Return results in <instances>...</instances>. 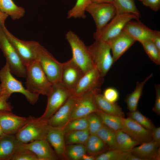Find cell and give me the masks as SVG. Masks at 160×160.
Returning <instances> with one entry per match:
<instances>
[{
	"mask_svg": "<svg viewBox=\"0 0 160 160\" xmlns=\"http://www.w3.org/2000/svg\"><path fill=\"white\" fill-rule=\"evenodd\" d=\"M143 47L150 58L156 64H160V51L155 46L151 40L141 42Z\"/></svg>",
	"mask_w": 160,
	"mask_h": 160,
	"instance_id": "34",
	"label": "cell"
},
{
	"mask_svg": "<svg viewBox=\"0 0 160 160\" xmlns=\"http://www.w3.org/2000/svg\"><path fill=\"white\" fill-rule=\"evenodd\" d=\"M65 133L64 128L50 126L47 132L46 139L53 148L58 158H63L66 153L64 137Z\"/></svg>",
	"mask_w": 160,
	"mask_h": 160,
	"instance_id": "21",
	"label": "cell"
},
{
	"mask_svg": "<svg viewBox=\"0 0 160 160\" xmlns=\"http://www.w3.org/2000/svg\"><path fill=\"white\" fill-rule=\"evenodd\" d=\"M142 2L144 6L154 11H157L160 9V0H144Z\"/></svg>",
	"mask_w": 160,
	"mask_h": 160,
	"instance_id": "44",
	"label": "cell"
},
{
	"mask_svg": "<svg viewBox=\"0 0 160 160\" xmlns=\"http://www.w3.org/2000/svg\"><path fill=\"white\" fill-rule=\"evenodd\" d=\"M127 160H142L141 159L136 156L130 152L127 159Z\"/></svg>",
	"mask_w": 160,
	"mask_h": 160,
	"instance_id": "49",
	"label": "cell"
},
{
	"mask_svg": "<svg viewBox=\"0 0 160 160\" xmlns=\"http://www.w3.org/2000/svg\"><path fill=\"white\" fill-rule=\"evenodd\" d=\"M1 95H2V92L1 88L0 86V96Z\"/></svg>",
	"mask_w": 160,
	"mask_h": 160,
	"instance_id": "52",
	"label": "cell"
},
{
	"mask_svg": "<svg viewBox=\"0 0 160 160\" xmlns=\"http://www.w3.org/2000/svg\"><path fill=\"white\" fill-rule=\"evenodd\" d=\"M157 49L160 51V32L159 31L151 40Z\"/></svg>",
	"mask_w": 160,
	"mask_h": 160,
	"instance_id": "46",
	"label": "cell"
},
{
	"mask_svg": "<svg viewBox=\"0 0 160 160\" xmlns=\"http://www.w3.org/2000/svg\"><path fill=\"white\" fill-rule=\"evenodd\" d=\"M91 2L94 3H110L113 4V0H91Z\"/></svg>",
	"mask_w": 160,
	"mask_h": 160,
	"instance_id": "48",
	"label": "cell"
},
{
	"mask_svg": "<svg viewBox=\"0 0 160 160\" xmlns=\"http://www.w3.org/2000/svg\"><path fill=\"white\" fill-rule=\"evenodd\" d=\"M26 67V89L31 93L47 96L52 84L39 63L36 60L28 64Z\"/></svg>",
	"mask_w": 160,
	"mask_h": 160,
	"instance_id": "1",
	"label": "cell"
},
{
	"mask_svg": "<svg viewBox=\"0 0 160 160\" xmlns=\"http://www.w3.org/2000/svg\"><path fill=\"white\" fill-rule=\"evenodd\" d=\"M27 119V118L14 114L12 111L0 110V126L5 134L15 135Z\"/></svg>",
	"mask_w": 160,
	"mask_h": 160,
	"instance_id": "20",
	"label": "cell"
},
{
	"mask_svg": "<svg viewBox=\"0 0 160 160\" xmlns=\"http://www.w3.org/2000/svg\"><path fill=\"white\" fill-rule=\"evenodd\" d=\"M91 3V0H77L74 6L68 12L67 18H85L86 9Z\"/></svg>",
	"mask_w": 160,
	"mask_h": 160,
	"instance_id": "32",
	"label": "cell"
},
{
	"mask_svg": "<svg viewBox=\"0 0 160 160\" xmlns=\"http://www.w3.org/2000/svg\"><path fill=\"white\" fill-rule=\"evenodd\" d=\"M96 134L111 149H117L116 131L103 124Z\"/></svg>",
	"mask_w": 160,
	"mask_h": 160,
	"instance_id": "30",
	"label": "cell"
},
{
	"mask_svg": "<svg viewBox=\"0 0 160 160\" xmlns=\"http://www.w3.org/2000/svg\"><path fill=\"white\" fill-rule=\"evenodd\" d=\"M1 26L8 40L26 66L36 60L35 49L38 42L20 40L9 32L4 23Z\"/></svg>",
	"mask_w": 160,
	"mask_h": 160,
	"instance_id": "10",
	"label": "cell"
},
{
	"mask_svg": "<svg viewBox=\"0 0 160 160\" xmlns=\"http://www.w3.org/2000/svg\"><path fill=\"white\" fill-rule=\"evenodd\" d=\"M36 60L52 84L60 82L63 63L57 60L39 43L35 49Z\"/></svg>",
	"mask_w": 160,
	"mask_h": 160,
	"instance_id": "6",
	"label": "cell"
},
{
	"mask_svg": "<svg viewBox=\"0 0 160 160\" xmlns=\"http://www.w3.org/2000/svg\"><path fill=\"white\" fill-rule=\"evenodd\" d=\"M4 134H5L4 133L2 129L0 126V136L4 135Z\"/></svg>",
	"mask_w": 160,
	"mask_h": 160,
	"instance_id": "51",
	"label": "cell"
},
{
	"mask_svg": "<svg viewBox=\"0 0 160 160\" xmlns=\"http://www.w3.org/2000/svg\"><path fill=\"white\" fill-rule=\"evenodd\" d=\"M116 14L131 13L138 18L140 13L136 7L134 0H113Z\"/></svg>",
	"mask_w": 160,
	"mask_h": 160,
	"instance_id": "29",
	"label": "cell"
},
{
	"mask_svg": "<svg viewBox=\"0 0 160 160\" xmlns=\"http://www.w3.org/2000/svg\"><path fill=\"white\" fill-rule=\"evenodd\" d=\"M139 19L131 13L116 14L100 31L94 32L93 37L95 40L107 42L119 35L129 21Z\"/></svg>",
	"mask_w": 160,
	"mask_h": 160,
	"instance_id": "8",
	"label": "cell"
},
{
	"mask_svg": "<svg viewBox=\"0 0 160 160\" xmlns=\"http://www.w3.org/2000/svg\"><path fill=\"white\" fill-rule=\"evenodd\" d=\"M107 42L110 46L115 62L119 59L136 41L123 30L119 35Z\"/></svg>",
	"mask_w": 160,
	"mask_h": 160,
	"instance_id": "19",
	"label": "cell"
},
{
	"mask_svg": "<svg viewBox=\"0 0 160 160\" xmlns=\"http://www.w3.org/2000/svg\"><path fill=\"white\" fill-rule=\"evenodd\" d=\"M88 116L76 119L70 121L64 127L65 133L88 129Z\"/></svg>",
	"mask_w": 160,
	"mask_h": 160,
	"instance_id": "35",
	"label": "cell"
},
{
	"mask_svg": "<svg viewBox=\"0 0 160 160\" xmlns=\"http://www.w3.org/2000/svg\"><path fill=\"white\" fill-rule=\"evenodd\" d=\"M130 152H123L118 149H110L95 158L96 160H127Z\"/></svg>",
	"mask_w": 160,
	"mask_h": 160,
	"instance_id": "33",
	"label": "cell"
},
{
	"mask_svg": "<svg viewBox=\"0 0 160 160\" xmlns=\"http://www.w3.org/2000/svg\"><path fill=\"white\" fill-rule=\"evenodd\" d=\"M98 110L94 99L93 90L87 92L76 97L69 121L87 116Z\"/></svg>",
	"mask_w": 160,
	"mask_h": 160,
	"instance_id": "13",
	"label": "cell"
},
{
	"mask_svg": "<svg viewBox=\"0 0 160 160\" xmlns=\"http://www.w3.org/2000/svg\"><path fill=\"white\" fill-rule=\"evenodd\" d=\"M103 95L105 99L112 103H116L118 100L119 96L118 91L113 87L106 88L104 90Z\"/></svg>",
	"mask_w": 160,
	"mask_h": 160,
	"instance_id": "40",
	"label": "cell"
},
{
	"mask_svg": "<svg viewBox=\"0 0 160 160\" xmlns=\"http://www.w3.org/2000/svg\"><path fill=\"white\" fill-rule=\"evenodd\" d=\"M20 143L15 135L5 134L0 136V160H11Z\"/></svg>",
	"mask_w": 160,
	"mask_h": 160,
	"instance_id": "24",
	"label": "cell"
},
{
	"mask_svg": "<svg viewBox=\"0 0 160 160\" xmlns=\"http://www.w3.org/2000/svg\"><path fill=\"white\" fill-rule=\"evenodd\" d=\"M9 98L4 95L0 96V110L12 111L13 107L10 103L7 101Z\"/></svg>",
	"mask_w": 160,
	"mask_h": 160,
	"instance_id": "42",
	"label": "cell"
},
{
	"mask_svg": "<svg viewBox=\"0 0 160 160\" xmlns=\"http://www.w3.org/2000/svg\"><path fill=\"white\" fill-rule=\"evenodd\" d=\"M86 12L93 18L96 26V32L103 29L116 14L113 4L107 3L91 2L86 9Z\"/></svg>",
	"mask_w": 160,
	"mask_h": 160,
	"instance_id": "11",
	"label": "cell"
},
{
	"mask_svg": "<svg viewBox=\"0 0 160 160\" xmlns=\"http://www.w3.org/2000/svg\"><path fill=\"white\" fill-rule=\"evenodd\" d=\"M0 25V48L6 59L11 73L17 76L25 78L27 67L9 42Z\"/></svg>",
	"mask_w": 160,
	"mask_h": 160,
	"instance_id": "7",
	"label": "cell"
},
{
	"mask_svg": "<svg viewBox=\"0 0 160 160\" xmlns=\"http://www.w3.org/2000/svg\"><path fill=\"white\" fill-rule=\"evenodd\" d=\"M76 97L72 95L64 103L47 121L52 127L64 128L69 122Z\"/></svg>",
	"mask_w": 160,
	"mask_h": 160,
	"instance_id": "18",
	"label": "cell"
},
{
	"mask_svg": "<svg viewBox=\"0 0 160 160\" xmlns=\"http://www.w3.org/2000/svg\"><path fill=\"white\" fill-rule=\"evenodd\" d=\"M100 88L93 90V97L97 108L106 113L120 117H124V113L117 103L107 100L101 93Z\"/></svg>",
	"mask_w": 160,
	"mask_h": 160,
	"instance_id": "22",
	"label": "cell"
},
{
	"mask_svg": "<svg viewBox=\"0 0 160 160\" xmlns=\"http://www.w3.org/2000/svg\"><path fill=\"white\" fill-rule=\"evenodd\" d=\"M86 143L87 150L92 154L102 153L111 149L96 134H90Z\"/></svg>",
	"mask_w": 160,
	"mask_h": 160,
	"instance_id": "28",
	"label": "cell"
},
{
	"mask_svg": "<svg viewBox=\"0 0 160 160\" xmlns=\"http://www.w3.org/2000/svg\"><path fill=\"white\" fill-rule=\"evenodd\" d=\"M95 113L100 117L104 125L116 131L121 130V117L106 113L98 109Z\"/></svg>",
	"mask_w": 160,
	"mask_h": 160,
	"instance_id": "31",
	"label": "cell"
},
{
	"mask_svg": "<svg viewBox=\"0 0 160 160\" xmlns=\"http://www.w3.org/2000/svg\"><path fill=\"white\" fill-rule=\"evenodd\" d=\"M153 141L160 145V127H154L151 131Z\"/></svg>",
	"mask_w": 160,
	"mask_h": 160,
	"instance_id": "45",
	"label": "cell"
},
{
	"mask_svg": "<svg viewBox=\"0 0 160 160\" xmlns=\"http://www.w3.org/2000/svg\"><path fill=\"white\" fill-rule=\"evenodd\" d=\"M8 16L6 14L0 11V25L5 21Z\"/></svg>",
	"mask_w": 160,
	"mask_h": 160,
	"instance_id": "47",
	"label": "cell"
},
{
	"mask_svg": "<svg viewBox=\"0 0 160 160\" xmlns=\"http://www.w3.org/2000/svg\"><path fill=\"white\" fill-rule=\"evenodd\" d=\"M121 120L122 124L121 130L134 140L141 143L153 141L151 131L129 117H121Z\"/></svg>",
	"mask_w": 160,
	"mask_h": 160,
	"instance_id": "14",
	"label": "cell"
},
{
	"mask_svg": "<svg viewBox=\"0 0 160 160\" xmlns=\"http://www.w3.org/2000/svg\"><path fill=\"white\" fill-rule=\"evenodd\" d=\"M156 92V98L153 110L157 114H160V85H155Z\"/></svg>",
	"mask_w": 160,
	"mask_h": 160,
	"instance_id": "43",
	"label": "cell"
},
{
	"mask_svg": "<svg viewBox=\"0 0 160 160\" xmlns=\"http://www.w3.org/2000/svg\"><path fill=\"white\" fill-rule=\"evenodd\" d=\"M117 149L123 152H130L135 147L141 144L121 130L116 131Z\"/></svg>",
	"mask_w": 160,
	"mask_h": 160,
	"instance_id": "27",
	"label": "cell"
},
{
	"mask_svg": "<svg viewBox=\"0 0 160 160\" xmlns=\"http://www.w3.org/2000/svg\"><path fill=\"white\" fill-rule=\"evenodd\" d=\"M11 160H38L36 156L31 151L19 148L13 155Z\"/></svg>",
	"mask_w": 160,
	"mask_h": 160,
	"instance_id": "39",
	"label": "cell"
},
{
	"mask_svg": "<svg viewBox=\"0 0 160 160\" xmlns=\"http://www.w3.org/2000/svg\"><path fill=\"white\" fill-rule=\"evenodd\" d=\"M152 76L153 73H151L142 81L137 82L136 87L133 91L126 96L125 102L129 112L137 110L138 103L142 95L144 87L146 82Z\"/></svg>",
	"mask_w": 160,
	"mask_h": 160,
	"instance_id": "25",
	"label": "cell"
},
{
	"mask_svg": "<svg viewBox=\"0 0 160 160\" xmlns=\"http://www.w3.org/2000/svg\"><path fill=\"white\" fill-rule=\"evenodd\" d=\"M19 148L26 149L31 151L36 156L38 160H56L58 159L46 139L20 143Z\"/></svg>",
	"mask_w": 160,
	"mask_h": 160,
	"instance_id": "16",
	"label": "cell"
},
{
	"mask_svg": "<svg viewBox=\"0 0 160 160\" xmlns=\"http://www.w3.org/2000/svg\"><path fill=\"white\" fill-rule=\"evenodd\" d=\"M81 159L83 160H95V158L92 155H89L84 154L82 156Z\"/></svg>",
	"mask_w": 160,
	"mask_h": 160,
	"instance_id": "50",
	"label": "cell"
},
{
	"mask_svg": "<svg viewBox=\"0 0 160 160\" xmlns=\"http://www.w3.org/2000/svg\"><path fill=\"white\" fill-rule=\"evenodd\" d=\"M128 117L133 119L146 129L151 131L155 127L152 121L137 110L127 113Z\"/></svg>",
	"mask_w": 160,
	"mask_h": 160,
	"instance_id": "36",
	"label": "cell"
},
{
	"mask_svg": "<svg viewBox=\"0 0 160 160\" xmlns=\"http://www.w3.org/2000/svg\"><path fill=\"white\" fill-rule=\"evenodd\" d=\"M88 129L90 134H96L103 124L99 116L96 113L88 116Z\"/></svg>",
	"mask_w": 160,
	"mask_h": 160,
	"instance_id": "38",
	"label": "cell"
},
{
	"mask_svg": "<svg viewBox=\"0 0 160 160\" xmlns=\"http://www.w3.org/2000/svg\"><path fill=\"white\" fill-rule=\"evenodd\" d=\"M65 37L71 49V59L84 73L94 67L87 46L80 38L71 31L66 33Z\"/></svg>",
	"mask_w": 160,
	"mask_h": 160,
	"instance_id": "5",
	"label": "cell"
},
{
	"mask_svg": "<svg viewBox=\"0 0 160 160\" xmlns=\"http://www.w3.org/2000/svg\"><path fill=\"white\" fill-rule=\"evenodd\" d=\"M141 2L143 1L144 0H138Z\"/></svg>",
	"mask_w": 160,
	"mask_h": 160,
	"instance_id": "53",
	"label": "cell"
},
{
	"mask_svg": "<svg viewBox=\"0 0 160 160\" xmlns=\"http://www.w3.org/2000/svg\"><path fill=\"white\" fill-rule=\"evenodd\" d=\"M129 21L126 25L123 30L128 33L135 41L141 43L151 40L159 31L151 29L139 19Z\"/></svg>",
	"mask_w": 160,
	"mask_h": 160,
	"instance_id": "17",
	"label": "cell"
},
{
	"mask_svg": "<svg viewBox=\"0 0 160 160\" xmlns=\"http://www.w3.org/2000/svg\"><path fill=\"white\" fill-rule=\"evenodd\" d=\"M104 81V77L94 67L84 74L71 91L72 94L78 97L89 91L100 88Z\"/></svg>",
	"mask_w": 160,
	"mask_h": 160,
	"instance_id": "12",
	"label": "cell"
},
{
	"mask_svg": "<svg viewBox=\"0 0 160 160\" xmlns=\"http://www.w3.org/2000/svg\"><path fill=\"white\" fill-rule=\"evenodd\" d=\"M0 11L13 20L23 17L25 12L24 8L16 5L12 0H0Z\"/></svg>",
	"mask_w": 160,
	"mask_h": 160,
	"instance_id": "26",
	"label": "cell"
},
{
	"mask_svg": "<svg viewBox=\"0 0 160 160\" xmlns=\"http://www.w3.org/2000/svg\"><path fill=\"white\" fill-rule=\"evenodd\" d=\"M86 146L83 144H73L69 145L66 150L68 156L72 160H78L81 159L86 152Z\"/></svg>",
	"mask_w": 160,
	"mask_h": 160,
	"instance_id": "37",
	"label": "cell"
},
{
	"mask_svg": "<svg viewBox=\"0 0 160 160\" xmlns=\"http://www.w3.org/2000/svg\"><path fill=\"white\" fill-rule=\"evenodd\" d=\"M88 129L84 130L74 131L68 132L65 136V141H66L68 144H74L76 141Z\"/></svg>",
	"mask_w": 160,
	"mask_h": 160,
	"instance_id": "41",
	"label": "cell"
},
{
	"mask_svg": "<svg viewBox=\"0 0 160 160\" xmlns=\"http://www.w3.org/2000/svg\"><path fill=\"white\" fill-rule=\"evenodd\" d=\"M84 74L71 58L63 63L60 82L64 87L71 91Z\"/></svg>",
	"mask_w": 160,
	"mask_h": 160,
	"instance_id": "15",
	"label": "cell"
},
{
	"mask_svg": "<svg viewBox=\"0 0 160 160\" xmlns=\"http://www.w3.org/2000/svg\"><path fill=\"white\" fill-rule=\"evenodd\" d=\"M71 95V90L64 87L61 82L53 84L47 96L48 100L45 110L40 117L47 121Z\"/></svg>",
	"mask_w": 160,
	"mask_h": 160,
	"instance_id": "9",
	"label": "cell"
},
{
	"mask_svg": "<svg viewBox=\"0 0 160 160\" xmlns=\"http://www.w3.org/2000/svg\"><path fill=\"white\" fill-rule=\"evenodd\" d=\"M49 127L47 121L40 117L36 118L30 116L27 118L25 124L15 135L21 143L45 139Z\"/></svg>",
	"mask_w": 160,
	"mask_h": 160,
	"instance_id": "2",
	"label": "cell"
},
{
	"mask_svg": "<svg viewBox=\"0 0 160 160\" xmlns=\"http://www.w3.org/2000/svg\"><path fill=\"white\" fill-rule=\"evenodd\" d=\"M0 80L2 95L9 97L12 93H19L23 95L31 105L37 102L39 95L31 93L25 88L21 82L12 75L7 63L0 70Z\"/></svg>",
	"mask_w": 160,
	"mask_h": 160,
	"instance_id": "3",
	"label": "cell"
},
{
	"mask_svg": "<svg viewBox=\"0 0 160 160\" xmlns=\"http://www.w3.org/2000/svg\"><path fill=\"white\" fill-rule=\"evenodd\" d=\"M130 152L142 160L160 159V146L153 141L141 143L133 148Z\"/></svg>",
	"mask_w": 160,
	"mask_h": 160,
	"instance_id": "23",
	"label": "cell"
},
{
	"mask_svg": "<svg viewBox=\"0 0 160 160\" xmlns=\"http://www.w3.org/2000/svg\"><path fill=\"white\" fill-rule=\"evenodd\" d=\"M87 47L94 66L104 77L114 62L109 44L106 41L95 40Z\"/></svg>",
	"mask_w": 160,
	"mask_h": 160,
	"instance_id": "4",
	"label": "cell"
}]
</instances>
